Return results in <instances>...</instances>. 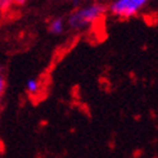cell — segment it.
<instances>
[{
  "instance_id": "obj_4",
  "label": "cell",
  "mask_w": 158,
  "mask_h": 158,
  "mask_svg": "<svg viewBox=\"0 0 158 158\" xmlns=\"http://www.w3.org/2000/svg\"><path fill=\"white\" fill-rule=\"evenodd\" d=\"M27 91L30 94H37L39 93V89H40V84H39L37 80H35V78H30V80L27 81Z\"/></svg>"
},
{
  "instance_id": "obj_1",
  "label": "cell",
  "mask_w": 158,
  "mask_h": 158,
  "mask_svg": "<svg viewBox=\"0 0 158 158\" xmlns=\"http://www.w3.org/2000/svg\"><path fill=\"white\" fill-rule=\"evenodd\" d=\"M107 10V6L103 4L95 3L89 6H84L81 9L76 10L72 13V15H69L68 18V25L69 27H72L75 30H80L86 27L94 21H97L99 17H102Z\"/></svg>"
},
{
  "instance_id": "obj_3",
  "label": "cell",
  "mask_w": 158,
  "mask_h": 158,
  "mask_svg": "<svg viewBox=\"0 0 158 158\" xmlns=\"http://www.w3.org/2000/svg\"><path fill=\"white\" fill-rule=\"evenodd\" d=\"M63 27H64V22H63V19L62 18H55L50 23V32L54 34V35H58L63 31Z\"/></svg>"
},
{
  "instance_id": "obj_2",
  "label": "cell",
  "mask_w": 158,
  "mask_h": 158,
  "mask_svg": "<svg viewBox=\"0 0 158 158\" xmlns=\"http://www.w3.org/2000/svg\"><path fill=\"white\" fill-rule=\"evenodd\" d=\"M109 10L113 15L121 18H129L139 12V8L131 0H113L109 5Z\"/></svg>"
},
{
  "instance_id": "obj_6",
  "label": "cell",
  "mask_w": 158,
  "mask_h": 158,
  "mask_svg": "<svg viewBox=\"0 0 158 158\" xmlns=\"http://www.w3.org/2000/svg\"><path fill=\"white\" fill-rule=\"evenodd\" d=\"M131 2H132V3L135 4V5L139 8V9H140L141 6H144V5L148 3V0H131Z\"/></svg>"
},
{
  "instance_id": "obj_5",
  "label": "cell",
  "mask_w": 158,
  "mask_h": 158,
  "mask_svg": "<svg viewBox=\"0 0 158 158\" xmlns=\"http://www.w3.org/2000/svg\"><path fill=\"white\" fill-rule=\"evenodd\" d=\"M13 4V0H0V8L2 9H6Z\"/></svg>"
},
{
  "instance_id": "obj_7",
  "label": "cell",
  "mask_w": 158,
  "mask_h": 158,
  "mask_svg": "<svg viewBox=\"0 0 158 158\" xmlns=\"http://www.w3.org/2000/svg\"><path fill=\"white\" fill-rule=\"evenodd\" d=\"M4 88H5V80H4L2 72H0V93H3Z\"/></svg>"
},
{
  "instance_id": "obj_8",
  "label": "cell",
  "mask_w": 158,
  "mask_h": 158,
  "mask_svg": "<svg viewBox=\"0 0 158 158\" xmlns=\"http://www.w3.org/2000/svg\"><path fill=\"white\" fill-rule=\"evenodd\" d=\"M25 2H26V0H13V3H15V4H19V5L25 4Z\"/></svg>"
}]
</instances>
